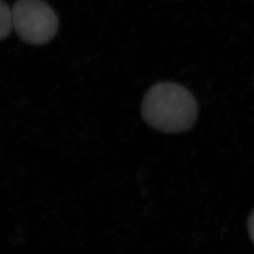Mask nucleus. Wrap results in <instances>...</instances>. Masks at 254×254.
<instances>
[{"label":"nucleus","instance_id":"nucleus-3","mask_svg":"<svg viewBox=\"0 0 254 254\" xmlns=\"http://www.w3.org/2000/svg\"><path fill=\"white\" fill-rule=\"evenodd\" d=\"M12 28V10L0 0V41L9 36Z\"/></svg>","mask_w":254,"mask_h":254},{"label":"nucleus","instance_id":"nucleus-4","mask_svg":"<svg viewBox=\"0 0 254 254\" xmlns=\"http://www.w3.org/2000/svg\"><path fill=\"white\" fill-rule=\"evenodd\" d=\"M248 227H249V233H250L251 238H252V240L254 243V211L253 212L251 218H250V220H249V226Z\"/></svg>","mask_w":254,"mask_h":254},{"label":"nucleus","instance_id":"nucleus-2","mask_svg":"<svg viewBox=\"0 0 254 254\" xmlns=\"http://www.w3.org/2000/svg\"><path fill=\"white\" fill-rule=\"evenodd\" d=\"M12 26L19 38L27 44L49 43L59 28L53 9L41 0H18L12 8Z\"/></svg>","mask_w":254,"mask_h":254},{"label":"nucleus","instance_id":"nucleus-1","mask_svg":"<svg viewBox=\"0 0 254 254\" xmlns=\"http://www.w3.org/2000/svg\"><path fill=\"white\" fill-rule=\"evenodd\" d=\"M141 115L146 124L165 133H179L193 127L197 104L190 91L172 82L158 83L144 96Z\"/></svg>","mask_w":254,"mask_h":254}]
</instances>
